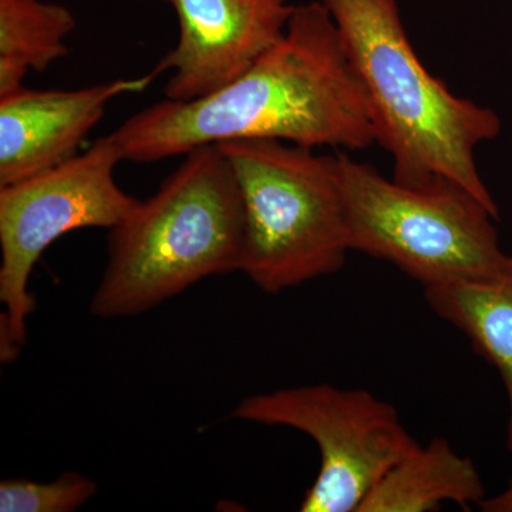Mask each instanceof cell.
<instances>
[{
    "label": "cell",
    "instance_id": "10",
    "mask_svg": "<svg viewBox=\"0 0 512 512\" xmlns=\"http://www.w3.org/2000/svg\"><path fill=\"white\" fill-rule=\"evenodd\" d=\"M431 311L466 335L474 352L500 373L508 399L512 456V255L494 274L424 288Z\"/></svg>",
    "mask_w": 512,
    "mask_h": 512
},
{
    "label": "cell",
    "instance_id": "14",
    "mask_svg": "<svg viewBox=\"0 0 512 512\" xmlns=\"http://www.w3.org/2000/svg\"><path fill=\"white\" fill-rule=\"evenodd\" d=\"M480 508L484 512H512V478L501 493L485 497Z\"/></svg>",
    "mask_w": 512,
    "mask_h": 512
},
{
    "label": "cell",
    "instance_id": "6",
    "mask_svg": "<svg viewBox=\"0 0 512 512\" xmlns=\"http://www.w3.org/2000/svg\"><path fill=\"white\" fill-rule=\"evenodd\" d=\"M123 161L111 134L59 167L0 187V359L18 357L35 309L30 276L53 242L82 228L116 227L137 207L114 178Z\"/></svg>",
    "mask_w": 512,
    "mask_h": 512
},
{
    "label": "cell",
    "instance_id": "7",
    "mask_svg": "<svg viewBox=\"0 0 512 512\" xmlns=\"http://www.w3.org/2000/svg\"><path fill=\"white\" fill-rule=\"evenodd\" d=\"M231 419L289 427L315 441L319 474L302 512H357L387 471L419 444L393 404L367 390L326 383L252 394Z\"/></svg>",
    "mask_w": 512,
    "mask_h": 512
},
{
    "label": "cell",
    "instance_id": "5",
    "mask_svg": "<svg viewBox=\"0 0 512 512\" xmlns=\"http://www.w3.org/2000/svg\"><path fill=\"white\" fill-rule=\"evenodd\" d=\"M335 151L352 251L390 262L423 289L484 278L504 264L498 218L466 188L397 183Z\"/></svg>",
    "mask_w": 512,
    "mask_h": 512
},
{
    "label": "cell",
    "instance_id": "12",
    "mask_svg": "<svg viewBox=\"0 0 512 512\" xmlns=\"http://www.w3.org/2000/svg\"><path fill=\"white\" fill-rule=\"evenodd\" d=\"M72 10L43 0H0V97L23 89L30 72L43 73L69 52Z\"/></svg>",
    "mask_w": 512,
    "mask_h": 512
},
{
    "label": "cell",
    "instance_id": "4",
    "mask_svg": "<svg viewBox=\"0 0 512 512\" xmlns=\"http://www.w3.org/2000/svg\"><path fill=\"white\" fill-rule=\"evenodd\" d=\"M218 146L244 205L239 272L269 295L339 272L352 249L336 151L265 138Z\"/></svg>",
    "mask_w": 512,
    "mask_h": 512
},
{
    "label": "cell",
    "instance_id": "2",
    "mask_svg": "<svg viewBox=\"0 0 512 512\" xmlns=\"http://www.w3.org/2000/svg\"><path fill=\"white\" fill-rule=\"evenodd\" d=\"M335 20L362 84L376 143L393 160V180H439L466 188L500 217L476 150L501 131L493 110L456 96L426 69L404 29L397 0H319Z\"/></svg>",
    "mask_w": 512,
    "mask_h": 512
},
{
    "label": "cell",
    "instance_id": "3",
    "mask_svg": "<svg viewBox=\"0 0 512 512\" xmlns=\"http://www.w3.org/2000/svg\"><path fill=\"white\" fill-rule=\"evenodd\" d=\"M156 194L109 229L107 265L90 312L130 318L210 276L241 271L244 205L218 144L194 148Z\"/></svg>",
    "mask_w": 512,
    "mask_h": 512
},
{
    "label": "cell",
    "instance_id": "9",
    "mask_svg": "<svg viewBox=\"0 0 512 512\" xmlns=\"http://www.w3.org/2000/svg\"><path fill=\"white\" fill-rule=\"evenodd\" d=\"M154 77L79 90H30L0 97V187L28 180L79 156L110 101L146 90Z\"/></svg>",
    "mask_w": 512,
    "mask_h": 512
},
{
    "label": "cell",
    "instance_id": "8",
    "mask_svg": "<svg viewBox=\"0 0 512 512\" xmlns=\"http://www.w3.org/2000/svg\"><path fill=\"white\" fill-rule=\"evenodd\" d=\"M173 8L178 40L150 74L171 72L165 99L194 101L237 80L285 35L289 0H161Z\"/></svg>",
    "mask_w": 512,
    "mask_h": 512
},
{
    "label": "cell",
    "instance_id": "13",
    "mask_svg": "<svg viewBox=\"0 0 512 512\" xmlns=\"http://www.w3.org/2000/svg\"><path fill=\"white\" fill-rule=\"evenodd\" d=\"M96 493L97 484L74 471H66L47 483L22 478L3 480L0 483V511L73 512L92 500Z\"/></svg>",
    "mask_w": 512,
    "mask_h": 512
},
{
    "label": "cell",
    "instance_id": "11",
    "mask_svg": "<svg viewBox=\"0 0 512 512\" xmlns=\"http://www.w3.org/2000/svg\"><path fill=\"white\" fill-rule=\"evenodd\" d=\"M487 497L483 478L471 458L461 456L448 440L436 437L394 464L370 491L357 512H427L446 503L468 507Z\"/></svg>",
    "mask_w": 512,
    "mask_h": 512
},
{
    "label": "cell",
    "instance_id": "1",
    "mask_svg": "<svg viewBox=\"0 0 512 512\" xmlns=\"http://www.w3.org/2000/svg\"><path fill=\"white\" fill-rule=\"evenodd\" d=\"M111 137L136 164L254 138L343 151L376 143L362 84L319 0L295 5L282 39L234 82L202 99L151 104Z\"/></svg>",
    "mask_w": 512,
    "mask_h": 512
}]
</instances>
